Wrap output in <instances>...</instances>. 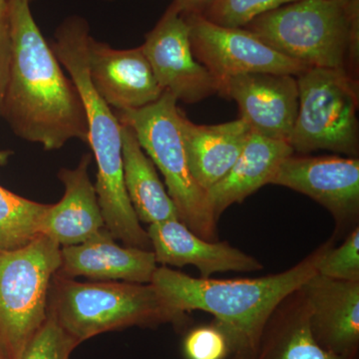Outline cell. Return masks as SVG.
I'll return each mask as SVG.
<instances>
[{
	"label": "cell",
	"instance_id": "obj_1",
	"mask_svg": "<svg viewBox=\"0 0 359 359\" xmlns=\"http://www.w3.org/2000/svg\"><path fill=\"white\" fill-rule=\"evenodd\" d=\"M6 16L11 60L0 115L16 136L45 151L74 139L87 143L81 97L35 22L29 0H8Z\"/></svg>",
	"mask_w": 359,
	"mask_h": 359
},
{
	"label": "cell",
	"instance_id": "obj_2",
	"mask_svg": "<svg viewBox=\"0 0 359 359\" xmlns=\"http://www.w3.org/2000/svg\"><path fill=\"white\" fill-rule=\"evenodd\" d=\"M332 242L314 250L287 271L257 278H197L158 266L151 285L163 302L187 320V313L202 311L214 316L231 346L229 359H252L264 325L278 304L316 273V263Z\"/></svg>",
	"mask_w": 359,
	"mask_h": 359
},
{
	"label": "cell",
	"instance_id": "obj_3",
	"mask_svg": "<svg viewBox=\"0 0 359 359\" xmlns=\"http://www.w3.org/2000/svg\"><path fill=\"white\" fill-rule=\"evenodd\" d=\"M89 25L80 16L63 21L51 48L69 73L86 114L88 140L97 164L95 190L104 226L127 247L152 250L147 231L141 226L127 194L123 170L121 124L112 108L94 88L89 76L87 47Z\"/></svg>",
	"mask_w": 359,
	"mask_h": 359
},
{
	"label": "cell",
	"instance_id": "obj_4",
	"mask_svg": "<svg viewBox=\"0 0 359 359\" xmlns=\"http://www.w3.org/2000/svg\"><path fill=\"white\" fill-rule=\"evenodd\" d=\"M244 28L304 67L355 77L359 9L346 11L332 0H297L257 16Z\"/></svg>",
	"mask_w": 359,
	"mask_h": 359
},
{
	"label": "cell",
	"instance_id": "obj_5",
	"mask_svg": "<svg viewBox=\"0 0 359 359\" xmlns=\"http://www.w3.org/2000/svg\"><path fill=\"white\" fill-rule=\"evenodd\" d=\"M47 314L78 346L112 330L186 321L168 308L151 283H80L56 273Z\"/></svg>",
	"mask_w": 359,
	"mask_h": 359
},
{
	"label": "cell",
	"instance_id": "obj_6",
	"mask_svg": "<svg viewBox=\"0 0 359 359\" xmlns=\"http://www.w3.org/2000/svg\"><path fill=\"white\" fill-rule=\"evenodd\" d=\"M128 125L144 152L162 173L167 192L176 205L180 222L204 240L218 238L207 192L194 178L182 137L178 100L164 92L156 102L140 109L115 111Z\"/></svg>",
	"mask_w": 359,
	"mask_h": 359
},
{
	"label": "cell",
	"instance_id": "obj_7",
	"mask_svg": "<svg viewBox=\"0 0 359 359\" xmlns=\"http://www.w3.org/2000/svg\"><path fill=\"white\" fill-rule=\"evenodd\" d=\"M60 264V245L43 235L0 254V349L7 359H20L46 320L49 287Z\"/></svg>",
	"mask_w": 359,
	"mask_h": 359
},
{
	"label": "cell",
	"instance_id": "obj_8",
	"mask_svg": "<svg viewBox=\"0 0 359 359\" xmlns=\"http://www.w3.org/2000/svg\"><path fill=\"white\" fill-rule=\"evenodd\" d=\"M299 111L287 143L294 152L359 154L358 82L344 71L309 68L297 76Z\"/></svg>",
	"mask_w": 359,
	"mask_h": 359
},
{
	"label": "cell",
	"instance_id": "obj_9",
	"mask_svg": "<svg viewBox=\"0 0 359 359\" xmlns=\"http://www.w3.org/2000/svg\"><path fill=\"white\" fill-rule=\"evenodd\" d=\"M190 30L194 55L218 84L236 75L276 73L299 76L309 68L262 41L244 27L212 23L201 14H183Z\"/></svg>",
	"mask_w": 359,
	"mask_h": 359
},
{
	"label": "cell",
	"instance_id": "obj_10",
	"mask_svg": "<svg viewBox=\"0 0 359 359\" xmlns=\"http://www.w3.org/2000/svg\"><path fill=\"white\" fill-rule=\"evenodd\" d=\"M271 184L304 194L325 208L337 224L334 241L358 226V158L292 155L283 161Z\"/></svg>",
	"mask_w": 359,
	"mask_h": 359
},
{
	"label": "cell",
	"instance_id": "obj_11",
	"mask_svg": "<svg viewBox=\"0 0 359 359\" xmlns=\"http://www.w3.org/2000/svg\"><path fill=\"white\" fill-rule=\"evenodd\" d=\"M141 46L161 89L178 102L198 103L218 93L216 78L194 55L185 18L172 4Z\"/></svg>",
	"mask_w": 359,
	"mask_h": 359
},
{
	"label": "cell",
	"instance_id": "obj_12",
	"mask_svg": "<svg viewBox=\"0 0 359 359\" xmlns=\"http://www.w3.org/2000/svg\"><path fill=\"white\" fill-rule=\"evenodd\" d=\"M218 93L236 101L241 119L255 133L289 140L299 111L297 77L276 73L236 75L219 82Z\"/></svg>",
	"mask_w": 359,
	"mask_h": 359
},
{
	"label": "cell",
	"instance_id": "obj_13",
	"mask_svg": "<svg viewBox=\"0 0 359 359\" xmlns=\"http://www.w3.org/2000/svg\"><path fill=\"white\" fill-rule=\"evenodd\" d=\"M90 79L112 109H140L164 93L142 46L115 49L90 36L87 47Z\"/></svg>",
	"mask_w": 359,
	"mask_h": 359
},
{
	"label": "cell",
	"instance_id": "obj_14",
	"mask_svg": "<svg viewBox=\"0 0 359 359\" xmlns=\"http://www.w3.org/2000/svg\"><path fill=\"white\" fill-rule=\"evenodd\" d=\"M309 325L318 346L328 353L358 358L359 282L316 273L302 283Z\"/></svg>",
	"mask_w": 359,
	"mask_h": 359
},
{
	"label": "cell",
	"instance_id": "obj_15",
	"mask_svg": "<svg viewBox=\"0 0 359 359\" xmlns=\"http://www.w3.org/2000/svg\"><path fill=\"white\" fill-rule=\"evenodd\" d=\"M147 233L157 264L179 268L193 266L199 269L202 278L217 273H250L264 269L261 262L230 243L204 240L179 219L149 224Z\"/></svg>",
	"mask_w": 359,
	"mask_h": 359
},
{
	"label": "cell",
	"instance_id": "obj_16",
	"mask_svg": "<svg viewBox=\"0 0 359 359\" xmlns=\"http://www.w3.org/2000/svg\"><path fill=\"white\" fill-rule=\"evenodd\" d=\"M157 268L153 250L116 244L109 231L103 228L81 244L63 247L56 273L97 282L150 283Z\"/></svg>",
	"mask_w": 359,
	"mask_h": 359
},
{
	"label": "cell",
	"instance_id": "obj_17",
	"mask_svg": "<svg viewBox=\"0 0 359 359\" xmlns=\"http://www.w3.org/2000/svg\"><path fill=\"white\" fill-rule=\"evenodd\" d=\"M91 155L82 156L74 169H62L58 178L65 195L57 204L49 205L41 223V235L57 244L79 245L105 228L95 186L90 180Z\"/></svg>",
	"mask_w": 359,
	"mask_h": 359
},
{
	"label": "cell",
	"instance_id": "obj_18",
	"mask_svg": "<svg viewBox=\"0 0 359 359\" xmlns=\"http://www.w3.org/2000/svg\"><path fill=\"white\" fill-rule=\"evenodd\" d=\"M180 125L189 167L205 192L230 171L254 132L241 118L223 124L199 125L183 112Z\"/></svg>",
	"mask_w": 359,
	"mask_h": 359
},
{
	"label": "cell",
	"instance_id": "obj_19",
	"mask_svg": "<svg viewBox=\"0 0 359 359\" xmlns=\"http://www.w3.org/2000/svg\"><path fill=\"white\" fill-rule=\"evenodd\" d=\"M294 153L287 142L252 132L230 171L207 192L214 219L218 222L231 205L244 202L262 187L271 184L283 161Z\"/></svg>",
	"mask_w": 359,
	"mask_h": 359
},
{
	"label": "cell",
	"instance_id": "obj_20",
	"mask_svg": "<svg viewBox=\"0 0 359 359\" xmlns=\"http://www.w3.org/2000/svg\"><path fill=\"white\" fill-rule=\"evenodd\" d=\"M252 359H358L335 355L318 346L309 325V309L301 287L271 313Z\"/></svg>",
	"mask_w": 359,
	"mask_h": 359
},
{
	"label": "cell",
	"instance_id": "obj_21",
	"mask_svg": "<svg viewBox=\"0 0 359 359\" xmlns=\"http://www.w3.org/2000/svg\"><path fill=\"white\" fill-rule=\"evenodd\" d=\"M120 124L125 187L137 218L149 224L179 219L176 205L163 185L155 165L144 152L131 127Z\"/></svg>",
	"mask_w": 359,
	"mask_h": 359
},
{
	"label": "cell",
	"instance_id": "obj_22",
	"mask_svg": "<svg viewBox=\"0 0 359 359\" xmlns=\"http://www.w3.org/2000/svg\"><path fill=\"white\" fill-rule=\"evenodd\" d=\"M48 207L0 187V254L20 249L41 235Z\"/></svg>",
	"mask_w": 359,
	"mask_h": 359
},
{
	"label": "cell",
	"instance_id": "obj_23",
	"mask_svg": "<svg viewBox=\"0 0 359 359\" xmlns=\"http://www.w3.org/2000/svg\"><path fill=\"white\" fill-rule=\"evenodd\" d=\"M334 242L332 238L318 259L316 273L334 280L359 282V226L346 236L339 247L334 248Z\"/></svg>",
	"mask_w": 359,
	"mask_h": 359
},
{
	"label": "cell",
	"instance_id": "obj_24",
	"mask_svg": "<svg viewBox=\"0 0 359 359\" xmlns=\"http://www.w3.org/2000/svg\"><path fill=\"white\" fill-rule=\"evenodd\" d=\"M297 0H215L203 16L226 27H245L250 21Z\"/></svg>",
	"mask_w": 359,
	"mask_h": 359
},
{
	"label": "cell",
	"instance_id": "obj_25",
	"mask_svg": "<svg viewBox=\"0 0 359 359\" xmlns=\"http://www.w3.org/2000/svg\"><path fill=\"white\" fill-rule=\"evenodd\" d=\"M77 346L76 342L47 314L43 325L30 340L20 359H70Z\"/></svg>",
	"mask_w": 359,
	"mask_h": 359
},
{
	"label": "cell",
	"instance_id": "obj_26",
	"mask_svg": "<svg viewBox=\"0 0 359 359\" xmlns=\"http://www.w3.org/2000/svg\"><path fill=\"white\" fill-rule=\"evenodd\" d=\"M186 359H229L231 346L223 330L214 323L191 330L183 342Z\"/></svg>",
	"mask_w": 359,
	"mask_h": 359
},
{
	"label": "cell",
	"instance_id": "obj_27",
	"mask_svg": "<svg viewBox=\"0 0 359 359\" xmlns=\"http://www.w3.org/2000/svg\"><path fill=\"white\" fill-rule=\"evenodd\" d=\"M11 60V39L7 16L0 18V112L8 84Z\"/></svg>",
	"mask_w": 359,
	"mask_h": 359
},
{
	"label": "cell",
	"instance_id": "obj_28",
	"mask_svg": "<svg viewBox=\"0 0 359 359\" xmlns=\"http://www.w3.org/2000/svg\"><path fill=\"white\" fill-rule=\"evenodd\" d=\"M215 0H174L172 6L182 14H201L214 4Z\"/></svg>",
	"mask_w": 359,
	"mask_h": 359
},
{
	"label": "cell",
	"instance_id": "obj_29",
	"mask_svg": "<svg viewBox=\"0 0 359 359\" xmlns=\"http://www.w3.org/2000/svg\"><path fill=\"white\" fill-rule=\"evenodd\" d=\"M346 8V11L359 9V0H332Z\"/></svg>",
	"mask_w": 359,
	"mask_h": 359
},
{
	"label": "cell",
	"instance_id": "obj_30",
	"mask_svg": "<svg viewBox=\"0 0 359 359\" xmlns=\"http://www.w3.org/2000/svg\"><path fill=\"white\" fill-rule=\"evenodd\" d=\"M13 154V151L0 150V166H6L7 163H8L9 158Z\"/></svg>",
	"mask_w": 359,
	"mask_h": 359
},
{
	"label": "cell",
	"instance_id": "obj_31",
	"mask_svg": "<svg viewBox=\"0 0 359 359\" xmlns=\"http://www.w3.org/2000/svg\"><path fill=\"white\" fill-rule=\"evenodd\" d=\"M7 4L8 0H0V18L6 15Z\"/></svg>",
	"mask_w": 359,
	"mask_h": 359
},
{
	"label": "cell",
	"instance_id": "obj_32",
	"mask_svg": "<svg viewBox=\"0 0 359 359\" xmlns=\"http://www.w3.org/2000/svg\"><path fill=\"white\" fill-rule=\"evenodd\" d=\"M0 359H7L6 356L2 353L1 349H0Z\"/></svg>",
	"mask_w": 359,
	"mask_h": 359
},
{
	"label": "cell",
	"instance_id": "obj_33",
	"mask_svg": "<svg viewBox=\"0 0 359 359\" xmlns=\"http://www.w3.org/2000/svg\"><path fill=\"white\" fill-rule=\"evenodd\" d=\"M29 1H30V2H32V1H34V0H29Z\"/></svg>",
	"mask_w": 359,
	"mask_h": 359
}]
</instances>
